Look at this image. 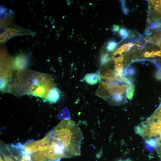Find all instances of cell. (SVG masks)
Listing matches in <instances>:
<instances>
[{
  "label": "cell",
  "instance_id": "cell-1",
  "mask_svg": "<svg viewBox=\"0 0 161 161\" xmlns=\"http://www.w3.org/2000/svg\"><path fill=\"white\" fill-rule=\"evenodd\" d=\"M51 141L47 150V157L50 161H59L62 158L80 155L81 139L73 131L55 127L49 132Z\"/></svg>",
  "mask_w": 161,
  "mask_h": 161
},
{
  "label": "cell",
  "instance_id": "cell-2",
  "mask_svg": "<svg viewBox=\"0 0 161 161\" xmlns=\"http://www.w3.org/2000/svg\"><path fill=\"white\" fill-rule=\"evenodd\" d=\"M49 140L47 136L38 140H30L21 146L22 153L31 156L39 151L47 150Z\"/></svg>",
  "mask_w": 161,
  "mask_h": 161
},
{
  "label": "cell",
  "instance_id": "cell-3",
  "mask_svg": "<svg viewBox=\"0 0 161 161\" xmlns=\"http://www.w3.org/2000/svg\"><path fill=\"white\" fill-rule=\"evenodd\" d=\"M61 95V91L56 87H55L51 89L44 100L50 103H55L60 99Z\"/></svg>",
  "mask_w": 161,
  "mask_h": 161
},
{
  "label": "cell",
  "instance_id": "cell-4",
  "mask_svg": "<svg viewBox=\"0 0 161 161\" xmlns=\"http://www.w3.org/2000/svg\"><path fill=\"white\" fill-rule=\"evenodd\" d=\"M27 64V58L23 55L17 56L13 61V67L18 71L24 69Z\"/></svg>",
  "mask_w": 161,
  "mask_h": 161
},
{
  "label": "cell",
  "instance_id": "cell-5",
  "mask_svg": "<svg viewBox=\"0 0 161 161\" xmlns=\"http://www.w3.org/2000/svg\"><path fill=\"white\" fill-rule=\"evenodd\" d=\"M100 76L99 71L87 73L84 77V80L89 84L94 85L99 83L100 80Z\"/></svg>",
  "mask_w": 161,
  "mask_h": 161
},
{
  "label": "cell",
  "instance_id": "cell-6",
  "mask_svg": "<svg viewBox=\"0 0 161 161\" xmlns=\"http://www.w3.org/2000/svg\"><path fill=\"white\" fill-rule=\"evenodd\" d=\"M21 32H21V29L9 27L6 29L4 32L2 34L7 39L16 35L23 34Z\"/></svg>",
  "mask_w": 161,
  "mask_h": 161
},
{
  "label": "cell",
  "instance_id": "cell-7",
  "mask_svg": "<svg viewBox=\"0 0 161 161\" xmlns=\"http://www.w3.org/2000/svg\"><path fill=\"white\" fill-rule=\"evenodd\" d=\"M126 94L128 99L131 100L132 99L134 91V86L133 84L128 81L126 85Z\"/></svg>",
  "mask_w": 161,
  "mask_h": 161
},
{
  "label": "cell",
  "instance_id": "cell-8",
  "mask_svg": "<svg viewBox=\"0 0 161 161\" xmlns=\"http://www.w3.org/2000/svg\"><path fill=\"white\" fill-rule=\"evenodd\" d=\"M118 44V43L114 40H109L106 43V49L108 52H113L117 48Z\"/></svg>",
  "mask_w": 161,
  "mask_h": 161
},
{
  "label": "cell",
  "instance_id": "cell-9",
  "mask_svg": "<svg viewBox=\"0 0 161 161\" xmlns=\"http://www.w3.org/2000/svg\"><path fill=\"white\" fill-rule=\"evenodd\" d=\"M129 30L124 27H122L120 28L118 32V34L121 37L123 40L125 39L128 38Z\"/></svg>",
  "mask_w": 161,
  "mask_h": 161
},
{
  "label": "cell",
  "instance_id": "cell-10",
  "mask_svg": "<svg viewBox=\"0 0 161 161\" xmlns=\"http://www.w3.org/2000/svg\"><path fill=\"white\" fill-rule=\"evenodd\" d=\"M145 143L150 148L156 149L158 145L157 141L155 139H149L145 140Z\"/></svg>",
  "mask_w": 161,
  "mask_h": 161
},
{
  "label": "cell",
  "instance_id": "cell-11",
  "mask_svg": "<svg viewBox=\"0 0 161 161\" xmlns=\"http://www.w3.org/2000/svg\"><path fill=\"white\" fill-rule=\"evenodd\" d=\"M100 58L101 64L102 65L106 64L110 59L109 55L106 53H102L100 56Z\"/></svg>",
  "mask_w": 161,
  "mask_h": 161
},
{
  "label": "cell",
  "instance_id": "cell-12",
  "mask_svg": "<svg viewBox=\"0 0 161 161\" xmlns=\"http://www.w3.org/2000/svg\"><path fill=\"white\" fill-rule=\"evenodd\" d=\"M112 99L114 102H120L122 100V96L119 93H116V94L112 95Z\"/></svg>",
  "mask_w": 161,
  "mask_h": 161
},
{
  "label": "cell",
  "instance_id": "cell-13",
  "mask_svg": "<svg viewBox=\"0 0 161 161\" xmlns=\"http://www.w3.org/2000/svg\"><path fill=\"white\" fill-rule=\"evenodd\" d=\"M121 3V7L123 13L126 15H128V13L129 12V9L127 8L126 2L125 0H121L120 1Z\"/></svg>",
  "mask_w": 161,
  "mask_h": 161
},
{
  "label": "cell",
  "instance_id": "cell-14",
  "mask_svg": "<svg viewBox=\"0 0 161 161\" xmlns=\"http://www.w3.org/2000/svg\"><path fill=\"white\" fill-rule=\"evenodd\" d=\"M143 39V37L140 35H139L134 39L131 40L129 42L132 43L136 42L137 43H140Z\"/></svg>",
  "mask_w": 161,
  "mask_h": 161
},
{
  "label": "cell",
  "instance_id": "cell-15",
  "mask_svg": "<svg viewBox=\"0 0 161 161\" xmlns=\"http://www.w3.org/2000/svg\"><path fill=\"white\" fill-rule=\"evenodd\" d=\"M124 52L122 46L117 48L116 51L113 53V55H115L117 54L122 55L123 52Z\"/></svg>",
  "mask_w": 161,
  "mask_h": 161
},
{
  "label": "cell",
  "instance_id": "cell-16",
  "mask_svg": "<svg viewBox=\"0 0 161 161\" xmlns=\"http://www.w3.org/2000/svg\"><path fill=\"white\" fill-rule=\"evenodd\" d=\"M127 72L130 75H133L135 72V69L133 67L129 68L128 69H126Z\"/></svg>",
  "mask_w": 161,
  "mask_h": 161
},
{
  "label": "cell",
  "instance_id": "cell-17",
  "mask_svg": "<svg viewBox=\"0 0 161 161\" xmlns=\"http://www.w3.org/2000/svg\"><path fill=\"white\" fill-rule=\"evenodd\" d=\"M122 47L124 52H128L131 49V47L127 44L123 45Z\"/></svg>",
  "mask_w": 161,
  "mask_h": 161
},
{
  "label": "cell",
  "instance_id": "cell-18",
  "mask_svg": "<svg viewBox=\"0 0 161 161\" xmlns=\"http://www.w3.org/2000/svg\"><path fill=\"white\" fill-rule=\"evenodd\" d=\"M120 29V27L118 25H114L112 27V31L114 32H118Z\"/></svg>",
  "mask_w": 161,
  "mask_h": 161
},
{
  "label": "cell",
  "instance_id": "cell-19",
  "mask_svg": "<svg viewBox=\"0 0 161 161\" xmlns=\"http://www.w3.org/2000/svg\"><path fill=\"white\" fill-rule=\"evenodd\" d=\"M115 68H122L123 66V64L122 62H115Z\"/></svg>",
  "mask_w": 161,
  "mask_h": 161
},
{
  "label": "cell",
  "instance_id": "cell-20",
  "mask_svg": "<svg viewBox=\"0 0 161 161\" xmlns=\"http://www.w3.org/2000/svg\"><path fill=\"white\" fill-rule=\"evenodd\" d=\"M136 37L135 35L134 34V32L129 30L128 38H133Z\"/></svg>",
  "mask_w": 161,
  "mask_h": 161
},
{
  "label": "cell",
  "instance_id": "cell-21",
  "mask_svg": "<svg viewBox=\"0 0 161 161\" xmlns=\"http://www.w3.org/2000/svg\"><path fill=\"white\" fill-rule=\"evenodd\" d=\"M124 57L123 55H121L120 56L114 59L115 62H122L123 61Z\"/></svg>",
  "mask_w": 161,
  "mask_h": 161
},
{
  "label": "cell",
  "instance_id": "cell-22",
  "mask_svg": "<svg viewBox=\"0 0 161 161\" xmlns=\"http://www.w3.org/2000/svg\"><path fill=\"white\" fill-rule=\"evenodd\" d=\"M112 72L110 71L107 72L105 75L106 78H109L112 76Z\"/></svg>",
  "mask_w": 161,
  "mask_h": 161
},
{
  "label": "cell",
  "instance_id": "cell-23",
  "mask_svg": "<svg viewBox=\"0 0 161 161\" xmlns=\"http://www.w3.org/2000/svg\"><path fill=\"white\" fill-rule=\"evenodd\" d=\"M156 149L157 150L160 154L161 156V143H159L158 144Z\"/></svg>",
  "mask_w": 161,
  "mask_h": 161
},
{
  "label": "cell",
  "instance_id": "cell-24",
  "mask_svg": "<svg viewBox=\"0 0 161 161\" xmlns=\"http://www.w3.org/2000/svg\"><path fill=\"white\" fill-rule=\"evenodd\" d=\"M0 42H4L7 39L2 33L0 35Z\"/></svg>",
  "mask_w": 161,
  "mask_h": 161
},
{
  "label": "cell",
  "instance_id": "cell-25",
  "mask_svg": "<svg viewBox=\"0 0 161 161\" xmlns=\"http://www.w3.org/2000/svg\"><path fill=\"white\" fill-rule=\"evenodd\" d=\"M150 57H154L157 55L156 52L154 51H152L150 53Z\"/></svg>",
  "mask_w": 161,
  "mask_h": 161
},
{
  "label": "cell",
  "instance_id": "cell-26",
  "mask_svg": "<svg viewBox=\"0 0 161 161\" xmlns=\"http://www.w3.org/2000/svg\"><path fill=\"white\" fill-rule=\"evenodd\" d=\"M127 44L130 47H133L134 45H136V44L134 43H133L132 42H129Z\"/></svg>",
  "mask_w": 161,
  "mask_h": 161
},
{
  "label": "cell",
  "instance_id": "cell-27",
  "mask_svg": "<svg viewBox=\"0 0 161 161\" xmlns=\"http://www.w3.org/2000/svg\"><path fill=\"white\" fill-rule=\"evenodd\" d=\"M144 56L146 58H148L150 57V53L148 51L146 52L144 54Z\"/></svg>",
  "mask_w": 161,
  "mask_h": 161
},
{
  "label": "cell",
  "instance_id": "cell-28",
  "mask_svg": "<svg viewBox=\"0 0 161 161\" xmlns=\"http://www.w3.org/2000/svg\"><path fill=\"white\" fill-rule=\"evenodd\" d=\"M156 52L157 55L161 57V50L157 51Z\"/></svg>",
  "mask_w": 161,
  "mask_h": 161
},
{
  "label": "cell",
  "instance_id": "cell-29",
  "mask_svg": "<svg viewBox=\"0 0 161 161\" xmlns=\"http://www.w3.org/2000/svg\"><path fill=\"white\" fill-rule=\"evenodd\" d=\"M145 47V46L141 44L140 45L139 47H138L139 49H143V48H144Z\"/></svg>",
  "mask_w": 161,
  "mask_h": 161
}]
</instances>
